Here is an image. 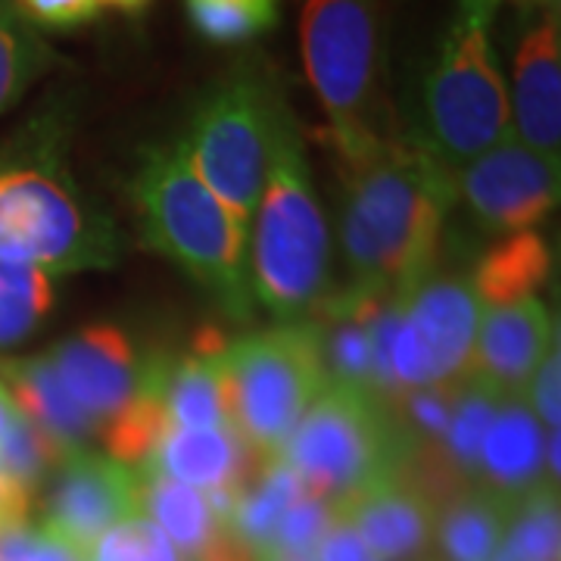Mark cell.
I'll return each instance as SVG.
<instances>
[{
    "label": "cell",
    "mask_w": 561,
    "mask_h": 561,
    "mask_svg": "<svg viewBox=\"0 0 561 561\" xmlns=\"http://www.w3.org/2000/svg\"><path fill=\"white\" fill-rule=\"evenodd\" d=\"M306 496V486L297 478V471L284 459H265L253 471V478L247 481L241 493V502L231 515L228 530L256 556L265 559V552L272 549L275 530L280 518Z\"/></svg>",
    "instance_id": "24"
},
{
    "label": "cell",
    "mask_w": 561,
    "mask_h": 561,
    "mask_svg": "<svg viewBox=\"0 0 561 561\" xmlns=\"http://www.w3.org/2000/svg\"><path fill=\"white\" fill-rule=\"evenodd\" d=\"M496 7L500 0H456L421 76L405 138L449 172L512 138L508 84L493 44Z\"/></svg>",
    "instance_id": "4"
},
{
    "label": "cell",
    "mask_w": 561,
    "mask_h": 561,
    "mask_svg": "<svg viewBox=\"0 0 561 561\" xmlns=\"http://www.w3.org/2000/svg\"><path fill=\"white\" fill-rule=\"evenodd\" d=\"M515 502L478 483L461 486L437 505L434 540L446 561H490L505 542Z\"/></svg>",
    "instance_id": "21"
},
{
    "label": "cell",
    "mask_w": 561,
    "mask_h": 561,
    "mask_svg": "<svg viewBox=\"0 0 561 561\" xmlns=\"http://www.w3.org/2000/svg\"><path fill=\"white\" fill-rule=\"evenodd\" d=\"M302 62L341 165L371 157L400 138L383 98V54L378 0H306Z\"/></svg>",
    "instance_id": "6"
},
{
    "label": "cell",
    "mask_w": 561,
    "mask_h": 561,
    "mask_svg": "<svg viewBox=\"0 0 561 561\" xmlns=\"http://www.w3.org/2000/svg\"><path fill=\"white\" fill-rule=\"evenodd\" d=\"M331 524H334V508L328 502H321L306 493L280 518L278 530H275V540H272V549L265 556H312Z\"/></svg>",
    "instance_id": "32"
},
{
    "label": "cell",
    "mask_w": 561,
    "mask_h": 561,
    "mask_svg": "<svg viewBox=\"0 0 561 561\" xmlns=\"http://www.w3.org/2000/svg\"><path fill=\"white\" fill-rule=\"evenodd\" d=\"M101 7H113V10H119L125 16H140L153 0H98Z\"/></svg>",
    "instance_id": "38"
},
{
    "label": "cell",
    "mask_w": 561,
    "mask_h": 561,
    "mask_svg": "<svg viewBox=\"0 0 561 561\" xmlns=\"http://www.w3.org/2000/svg\"><path fill=\"white\" fill-rule=\"evenodd\" d=\"M225 346V334L206 328L191 353L179 359H162L160 393L169 427H231L221 387Z\"/></svg>",
    "instance_id": "20"
},
{
    "label": "cell",
    "mask_w": 561,
    "mask_h": 561,
    "mask_svg": "<svg viewBox=\"0 0 561 561\" xmlns=\"http://www.w3.org/2000/svg\"><path fill=\"white\" fill-rule=\"evenodd\" d=\"M0 561H88V556H81L47 527L20 522L0 527Z\"/></svg>",
    "instance_id": "33"
},
{
    "label": "cell",
    "mask_w": 561,
    "mask_h": 561,
    "mask_svg": "<svg viewBox=\"0 0 561 561\" xmlns=\"http://www.w3.org/2000/svg\"><path fill=\"white\" fill-rule=\"evenodd\" d=\"M131 203L147 250L175 262L234 321L253 319L247 221L197 179L179 140L140 153Z\"/></svg>",
    "instance_id": "3"
},
{
    "label": "cell",
    "mask_w": 561,
    "mask_h": 561,
    "mask_svg": "<svg viewBox=\"0 0 561 561\" xmlns=\"http://www.w3.org/2000/svg\"><path fill=\"white\" fill-rule=\"evenodd\" d=\"M334 518L359 534L375 561H415L434 540L437 500L415 481L409 468H400L334 505Z\"/></svg>",
    "instance_id": "15"
},
{
    "label": "cell",
    "mask_w": 561,
    "mask_h": 561,
    "mask_svg": "<svg viewBox=\"0 0 561 561\" xmlns=\"http://www.w3.org/2000/svg\"><path fill=\"white\" fill-rule=\"evenodd\" d=\"M287 110L275 76L260 60H241L203 91L191 113L181 150L197 179L238 219L250 221L260 206L268 157Z\"/></svg>",
    "instance_id": "7"
},
{
    "label": "cell",
    "mask_w": 561,
    "mask_h": 561,
    "mask_svg": "<svg viewBox=\"0 0 561 561\" xmlns=\"http://www.w3.org/2000/svg\"><path fill=\"white\" fill-rule=\"evenodd\" d=\"M262 561H316L312 556H265Z\"/></svg>",
    "instance_id": "41"
},
{
    "label": "cell",
    "mask_w": 561,
    "mask_h": 561,
    "mask_svg": "<svg viewBox=\"0 0 561 561\" xmlns=\"http://www.w3.org/2000/svg\"><path fill=\"white\" fill-rule=\"evenodd\" d=\"M138 505L140 515L157 524L165 540L191 561L201 559L209 542L225 530L201 490L172 481L153 468H138Z\"/></svg>",
    "instance_id": "22"
},
{
    "label": "cell",
    "mask_w": 561,
    "mask_h": 561,
    "mask_svg": "<svg viewBox=\"0 0 561 561\" xmlns=\"http://www.w3.org/2000/svg\"><path fill=\"white\" fill-rule=\"evenodd\" d=\"M54 278L35 265L0 260V353L20 346L54 309Z\"/></svg>",
    "instance_id": "25"
},
{
    "label": "cell",
    "mask_w": 561,
    "mask_h": 561,
    "mask_svg": "<svg viewBox=\"0 0 561 561\" xmlns=\"http://www.w3.org/2000/svg\"><path fill=\"white\" fill-rule=\"evenodd\" d=\"M28 505L32 493H25L20 483H13L0 471V527L28 522Z\"/></svg>",
    "instance_id": "37"
},
{
    "label": "cell",
    "mask_w": 561,
    "mask_h": 561,
    "mask_svg": "<svg viewBox=\"0 0 561 561\" xmlns=\"http://www.w3.org/2000/svg\"><path fill=\"white\" fill-rule=\"evenodd\" d=\"M316 561H375L371 552L365 549V542L359 540V534L341 518H334V524L328 527V534L321 537L316 552Z\"/></svg>",
    "instance_id": "36"
},
{
    "label": "cell",
    "mask_w": 561,
    "mask_h": 561,
    "mask_svg": "<svg viewBox=\"0 0 561 561\" xmlns=\"http://www.w3.org/2000/svg\"><path fill=\"white\" fill-rule=\"evenodd\" d=\"M16 402H13V397L7 393V387L0 383V437H3V431L10 427V421L16 419Z\"/></svg>",
    "instance_id": "39"
},
{
    "label": "cell",
    "mask_w": 561,
    "mask_h": 561,
    "mask_svg": "<svg viewBox=\"0 0 561 561\" xmlns=\"http://www.w3.org/2000/svg\"><path fill=\"white\" fill-rule=\"evenodd\" d=\"M515 138L559 162L561 147V28L559 7L527 10L508 91Z\"/></svg>",
    "instance_id": "14"
},
{
    "label": "cell",
    "mask_w": 561,
    "mask_h": 561,
    "mask_svg": "<svg viewBox=\"0 0 561 561\" xmlns=\"http://www.w3.org/2000/svg\"><path fill=\"white\" fill-rule=\"evenodd\" d=\"M481 319L483 302L471 278L443 265L400 290L390 341L393 402L409 390L468 381Z\"/></svg>",
    "instance_id": "10"
},
{
    "label": "cell",
    "mask_w": 561,
    "mask_h": 561,
    "mask_svg": "<svg viewBox=\"0 0 561 561\" xmlns=\"http://www.w3.org/2000/svg\"><path fill=\"white\" fill-rule=\"evenodd\" d=\"M490 561H512V556H508L505 549H500V552H496V556H493V559H490Z\"/></svg>",
    "instance_id": "42"
},
{
    "label": "cell",
    "mask_w": 561,
    "mask_h": 561,
    "mask_svg": "<svg viewBox=\"0 0 561 561\" xmlns=\"http://www.w3.org/2000/svg\"><path fill=\"white\" fill-rule=\"evenodd\" d=\"M415 443L393 405L359 387L328 383L290 434L280 459L309 496L331 508L390 478L412 459Z\"/></svg>",
    "instance_id": "8"
},
{
    "label": "cell",
    "mask_w": 561,
    "mask_h": 561,
    "mask_svg": "<svg viewBox=\"0 0 561 561\" xmlns=\"http://www.w3.org/2000/svg\"><path fill=\"white\" fill-rule=\"evenodd\" d=\"M250 287L280 321L309 319L331 297V231L294 113L280 119L256 206Z\"/></svg>",
    "instance_id": "5"
},
{
    "label": "cell",
    "mask_w": 561,
    "mask_h": 561,
    "mask_svg": "<svg viewBox=\"0 0 561 561\" xmlns=\"http://www.w3.org/2000/svg\"><path fill=\"white\" fill-rule=\"evenodd\" d=\"M341 243L353 290L400 294L443 260L453 172L400 135L341 165Z\"/></svg>",
    "instance_id": "1"
},
{
    "label": "cell",
    "mask_w": 561,
    "mask_h": 561,
    "mask_svg": "<svg viewBox=\"0 0 561 561\" xmlns=\"http://www.w3.org/2000/svg\"><path fill=\"white\" fill-rule=\"evenodd\" d=\"M88 561H184V556L157 524L135 515L110 527L88 552Z\"/></svg>",
    "instance_id": "31"
},
{
    "label": "cell",
    "mask_w": 561,
    "mask_h": 561,
    "mask_svg": "<svg viewBox=\"0 0 561 561\" xmlns=\"http://www.w3.org/2000/svg\"><path fill=\"white\" fill-rule=\"evenodd\" d=\"M13 7L32 28H57V32L88 25L101 13L98 0H13Z\"/></svg>",
    "instance_id": "34"
},
{
    "label": "cell",
    "mask_w": 561,
    "mask_h": 561,
    "mask_svg": "<svg viewBox=\"0 0 561 561\" xmlns=\"http://www.w3.org/2000/svg\"><path fill=\"white\" fill-rule=\"evenodd\" d=\"M47 359L69 397L103 427L147 387L157 356L144 359L116 324H88L62 337Z\"/></svg>",
    "instance_id": "13"
},
{
    "label": "cell",
    "mask_w": 561,
    "mask_h": 561,
    "mask_svg": "<svg viewBox=\"0 0 561 561\" xmlns=\"http://www.w3.org/2000/svg\"><path fill=\"white\" fill-rule=\"evenodd\" d=\"M135 515H140L138 468L81 449L54 471L41 527L88 556L110 527Z\"/></svg>",
    "instance_id": "12"
},
{
    "label": "cell",
    "mask_w": 561,
    "mask_h": 561,
    "mask_svg": "<svg viewBox=\"0 0 561 561\" xmlns=\"http://www.w3.org/2000/svg\"><path fill=\"white\" fill-rule=\"evenodd\" d=\"M552 268L549 243L540 231H518L505 241L490 247L481 260L474 262L471 287L478 300L490 306L534 297L540 290Z\"/></svg>",
    "instance_id": "23"
},
{
    "label": "cell",
    "mask_w": 561,
    "mask_h": 561,
    "mask_svg": "<svg viewBox=\"0 0 561 561\" xmlns=\"http://www.w3.org/2000/svg\"><path fill=\"white\" fill-rule=\"evenodd\" d=\"M69 119L47 106L0 147V260L69 275L110 268L119 238L66 169Z\"/></svg>",
    "instance_id": "2"
},
{
    "label": "cell",
    "mask_w": 561,
    "mask_h": 561,
    "mask_svg": "<svg viewBox=\"0 0 561 561\" xmlns=\"http://www.w3.org/2000/svg\"><path fill=\"white\" fill-rule=\"evenodd\" d=\"M0 383L7 387L22 415L44 437L57 443L66 456L88 449V443L101 437V424L69 397L47 356L0 359Z\"/></svg>",
    "instance_id": "19"
},
{
    "label": "cell",
    "mask_w": 561,
    "mask_h": 561,
    "mask_svg": "<svg viewBox=\"0 0 561 561\" xmlns=\"http://www.w3.org/2000/svg\"><path fill=\"white\" fill-rule=\"evenodd\" d=\"M231 427L260 459H280L306 409L328 387L312 321H284L221 350Z\"/></svg>",
    "instance_id": "9"
},
{
    "label": "cell",
    "mask_w": 561,
    "mask_h": 561,
    "mask_svg": "<svg viewBox=\"0 0 561 561\" xmlns=\"http://www.w3.org/2000/svg\"><path fill=\"white\" fill-rule=\"evenodd\" d=\"M559 486L540 483L515 502L502 549L512 561H559Z\"/></svg>",
    "instance_id": "29"
},
{
    "label": "cell",
    "mask_w": 561,
    "mask_h": 561,
    "mask_svg": "<svg viewBox=\"0 0 561 561\" xmlns=\"http://www.w3.org/2000/svg\"><path fill=\"white\" fill-rule=\"evenodd\" d=\"M62 459L66 453L60 446L44 437L22 412H16V419L10 421L0 437V471L13 483H20L25 493H35L47 481V474L60 468Z\"/></svg>",
    "instance_id": "30"
},
{
    "label": "cell",
    "mask_w": 561,
    "mask_h": 561,
    "mask_svg": "<svg viewBox=\"0 0 561 561\" xmlns=\"http://www.w3.org/2000/svg\"><path fill=\"white\" fill-rule=\"evenodd\" d=\"M10 3H13V0H0V7H10Z\"/></svg>",
    "instance_id": "43"
},
{
    "label": "cell",
    "mask_w": 561,
    "mask_h": 561,
    "mask_svg": "<svg viewBox=\"0 0 561 561\" xmlns=\"http://www.w3.org/2000/svg\"><path fill=\"white\" fill-rule=\"evenodd\" d=\"M546 434L527 397H505L490 421L478 456L474 483L518 502L546 483Z\"/></svg>",
    "instance_id": "17"
},
{
    "label": "cell",
    "mask_w": 561,
    "mask_h": 561,
    "mask_svg": "<svg viewBox=\"0 0 561 561\" xmlns=\"http://www.w3.org/2000/svg\"><path fill=\"white\" fill-rule=\"evenodd\" d=\"M530 409L540 421L542 427L549 431H559L561 421V356H559V343L549 350V356L542 359V365L537 368L534 381H530Z\"/></svg>",
    "instance_id": "35"
},
{
    "label": "cell",
    "mask_w": 561,
    "mask_h": 561,
    "mask_svg": "<svg viewBox=\"0 0 561 561\" xmlns=\"http://www.w3.org/2000/svg\"><path fill=\"white\" fill-rule=\"evenodd\" d=\"M559 187V162L534 153L515 135L453 172L456 201L483 231L496 234L534 231L556 209Z\"/></svg>",
    "instance_id": "11"
},
{
    "label": "cell",
    "mask_w": 561,
    "mask_h": 561,
    "mask_svg": "<svg viewBox=\"0 0 561 561\" xmlns=\"http://www.w3.org/2000/svg\"><path fill=\"white\" fill-rule=\"evenodd\" d=\"M518 3L524 10H549V7H559V0H512Z\"/></svg>",
    "instance_id": "40"
},
{
    "label": "cell",
    "mask_w": 561,
    "mask_h": 561,
    "mask_svg": "<svg viewBox=\"0 0 561 561\" xmlns=\"http://www.w3.org/2000/svg\"><path fill=\"white\" fill-rule=\"evenodd\" d=\"M184 13L206 44L243 47L278 25L280 0H184Z\"/></svg>",
    "instance_id": "27"
},
{
    "label": "cell",
    "mask_w": 561,
    "mask_h": 561,
    "mask_svg": "<svg viewBox=\"0 0 561 561\" xmlns=\"http://www.w3.org/2000/svg\"><path fill=\"white\" fill-rule=\"evenodd\" d=\"M50 62L54 50L44 44L38 28L22 20L13 3L0 7V113L22 101Z\"/></svg>",
    "instance_id": "28"
},
{
    "label": "cell",
    "mask_w": 561,
    "mask_h": 561,
    "mask_svg": "<svg viewBox=\"0 0 561 561\" xmlns=\"http://www.w3.org/2000/svg\"><path fill=\"white\" fill-rule=\"evenodd\" d=\"M556 346V324L540 297L486 309L471 353V381L496 397H524L537 368Z\"/></svg>",
    "instance_id": "16"
},
{
    "label": "cell",
    "mask_w": 561,
    "mask_h": 561,
    "mask_svg": "<svg viewBox=\"0 0 561 561\" xmlns=\"http://www.w3.org/2000/svg\"><path fill=\"white\" fill-rule=\"evenodd\" d=\"M262 461L234 427H169L140 468L206 493L216 486H247Z\"/></svg>",
    "instance_id": "18"
},
{
    "label": "cell",
    "mask_w": 561,
    "mask_h": 561,
    "mask_svg": "<svg viewBox=\"0 0 561 561\" xmlns=\"http://www.w3.org/2000/svg\"><path fill=\"white\" fill-rule=\"evenodd\" d=\"M500 402L502 397H496L493 390H486L483 383L471 381V378L459 383L453 419H449V427L443 434L437 453H440L443 465L461 483H474L483 434H486L490 421L496 415Z\"/></svg>",
    "instance_id": "26"
}]
</instances>
